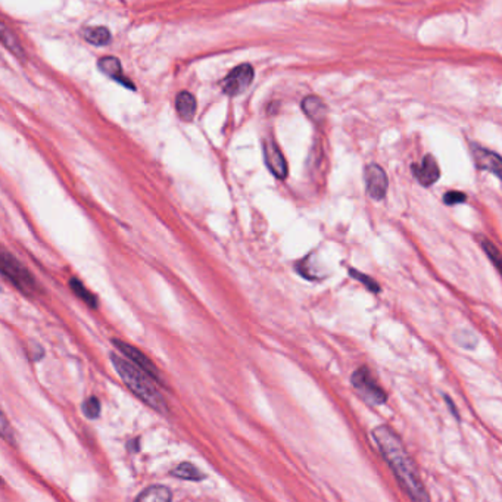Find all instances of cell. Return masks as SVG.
<instances>
[{
	"label": "cell",
	"instance_id": "cell-1",
	"mask_svg": "<svg viewBox=\"0 0 502 502\" xmlns=\"http://www.w3.org/2000/svg\"><path fill=\"white\" fill-rule=\"evenodd\" d=\"M373 437L378 444L383 458L394 472L401 488L413 502H430L426 486L423 484L417 467L405 451L399 436L387 426H379L373 430Z\"/></svg>",
	"mask_w": 502,
	"mask_h": 502
},
{
	"label": "cell",
	"instance_id": "cell-2",
	"mask_svg": "<svg viewBox=\"0 0 502 502\" xmlns=\"http://www.w3.org/2000/svg\"><path fill=\"white\" fill-rule=\"evenodd\" d=\"M111 361L121 380L140 401H143L148 406L152 408V410L158 411L161 414H165L168 411V406L164 397L161 395L158 387H156L155 385L156 382L149 374L137 368L130 363V361H127L118 354H111Z\"/></svg>",
	"mask_w": 502,
	"mask_h": 502
},
{
	"label": "cell",
	"instance_id": "cell-3",
	"mask_svg": "<svg viewBox=\"0 0 502 502\" xmlns=\"http://www.w3.org/2000/svg\"><path fill=\"white\" fill-rule=\"evenodd\" d=\"M0 274L8 278L22 293L33 295L37 290V283L33 274L12 254H9L4 246H0Z\"/></svg>",
	"mask_w": 502,
	"mask_h": 502
},
{
	"label": "cell",
	"instance_id": "cell-4",
	"mask_svg": "<svg viewBox=\"0 0 502 502\" xmlns=\"http://www.w3.org/2000/svg\"><path fill=\"white\" fill-rule=\"evenodd\" d=\"M352 385L356 389L359 397L370 405H383L387 401L386 392L375 383L373 375L367 367H359L352 374Z\"/></svg>",
	"mask_w": 502,
	"mask_h": 502
},
{
	"label": "cell",
	"instance_id": "cell-5",
	"mask_svg": "<svg viewBox=\"0 0 502 502\" xmlns=\"http://www.w3.org/2000/svg\"><path fill=\"white\" fill-rule=\"evenodd\" d=\"M255 71L249 64H242L236 68H233L221 83L223 91L229 96L240 95V93H243L250 86V83H252Z\"/></svg>",
	"mask_w": 502,
	"mask_h": 502
},
{
	"label": "cell",
	"instance_id": "cell-6",
	"mask_svg": "<svg viewBox=\"0 0 502 502\" xmlns=\"http://www.w3.org/2000/svg\"><path fill=\"white\" fill-rule=\"evenodd\" d=\"M114 345L118 348L121 356H124L133 366H136L137 368H140L142 371H145L146 374H149L150 378L155 382H160V373L156 370V367L152 364V361L142 352L139 351L136 347L130 343H125L122 340H114Z\"/></svg>",
	"mask_w": 502,
	"mask_h": 502
},
{
	"label": "cell",
	"instance_id": "cell-7",
	"mask_svg": "<svg viewBox=\"0 0 502 502\" xmlns=\"http://www.w3.org/2000/svg\"><path fill=\"white\" fill-rule=\"evenodd\" d=\"M366 184H367V192L370 198L374 200H383L387 193V176L382 167L378 164H370L366 168Z\"/></svg>",
	"mask_w": 502,
	"mask_h": 502
},
{
	"label": "cell",
	"instance_id": "cell-8",
	"mask_svg": "<svg viewBox=\"0 0 502 502\" xmlns=\"http://www.w3.org/2000/svg\"><path fill=\"white\" fill-rule=\"evenodd\" d=\"M264 160L265 165L271 171V174L280 180H283L289 174L288 162L285 160L283 153H281L280 148L271 142V140H265L264 142Z\"/></svg>",
	"mask_w": 502,
	"mask_h": 502
},
{
	"label": "cell",
	"instance_id": "cell-9",
	"mask_svg": "<svg viewBox=\"0 0 502 502\" xmlns=\"http://www.w3.org/2000/svg\"><path fill=\"white\" fill-rule=\"evenodd\" d=\"M411 169L418 183L426 187L435 184L441 177V169H439V165L432 155H426L421 164H413Z\"/></svg>",
	"mask_w": 502,
	"mask_h": 502
},
{
	"label": "cell",
	"instance_id": "cell-10",
	"mask_svg": "<svg viewBox=\"0 0 502 502\" xmlns=\"http://www.w3.org/2000/svg\"><path fill=\"white\" fill-rule=\"evenodd\" d=\"M99 68L103 74H106L108 77H111L112 80L118 82L120 84L129 87V89H134L133 83L129 80V78H125L124 72H122V67L120 59H117L115 56H106L102 58L99 60Z\"/></svg>",
	"mask_w": 502,
	"mask_h": 502
},
{
	"label": "cell",
	"instance_id": "cell-11",
	"mask_svg": "<svg viewBox=\"0 0 502 502\" xmlns=\"http://www.w3.org/2000/svg\"><path fill=\"white\" fill-rule=\"evenodd\" d=\"M475 161L479 169L491 171L496 177H501V158L499 155L483 148H475Z\"/></svg>",
	"mask_w": 502,
	"mask_h": 502
},
{
	"label": "cell",
	"instance_id": "cell-12",
	"mask_svg": "<svg viewBox=\"0 0 502 502\" xmlns=\"http://www.w3.org/2000/svg\"><path fill=\"white\" fill-rule=\"evenodd\" d=\"M301 106L307 117H309V120H312L314 122L320 124L327 117V105L317 96H307L302 101Z\"/></svg>",
	"mask_w": 502,
	"mask_h": 502
},
{
	"label": "cell",
	"instance_id": "cell-13",
	"mask_svg": "<svg viewBox=\"0 0 502 502\" xmlns=\"http://www.w3.org/2000/svg\"><path fill=\"white\" fill-rule=\"evenodd\" d=\"M0 43H2L9 52L13 53L17 58H20V59L25 58V52L22 49V44H21L20 39L4 21H0Z\"/></svg>",
	"mask_w": 502,
	"mask_h": 502
},
{
	"label": "cell",
	"instance_id": "cell-14",
	"mask_svg": "<svg viewBox=\"0 0 502 502\" xmlns=\"http://www.w3.org/2000/svg\"><path fill=\"white\" fill-rule=\"evenodd\" d=\"M196 99L189 91H180L176 98L177 114L183 121H192L196 114Z\"/></svg>",
	"mask_w": 502,
	"mask_h": 502
},
{
	"label": "cell",
	"instance_id": "cell-15",
	"mask_svg": "<svg viewBox=\"0 0 502 502\" xmlns=\"http://www.w3.org/2000/svg\"><path fill=\"white\" fill-rule=\"evenodd\" d=\"M171 491L165 486H150L139 495L136 502H171Z\"/></svg>",
	"mask_w": 502,
	"mask_h": 502
},
{
	"label": "cell",
	"instance_id": "cell-16",
	"mask_svg": "<svg viewBox=\"0 0 502 502\" xmlns=\"http://www.w3.org/2000/svg\"><path fill=\"white\" fill-rule=\"evenodd\" d=\"M83 37L95 46H105L111 41V33L106 27H87L83 30Z\"/></svg>",
	"mask_w": 502,
	"mask_h": 502
},
{
	"label": "cell",
	"instance_id": "cell-17",
	"mask_svg": "<svg viewBox=\"0 0 502 502\" xmlns=\"http://www.w3.org/2000/svg\"><path fill=\"white\" fill-rule=\"evenodd\" d=\"M171 475L177 477V479H183V480H192V482H199L205 479V475H203L198 467H195L191 463H181L179 464L174 470H172Z\"/></svg>",
	"mask_w": 502,
	"mask_h": 502
},
{
	"label": "cell",
	"instance_id": "cell-18",
	"mask_svg": "<svg viewBox=\"0 0 502 502\" xmlns=\"http://www.w3.org/2000/svg\"><path fill=\"white\" fill-rule=\"evenodd\" d=\"M70 288H71V290H72L78 297H80V300H82L83 302H86L90 308H96V307H98L96 296L93 295V293L82 283L80 280H78V278H71V280H70Z\"/></svg>",
	"mask_w": 502,
	"mask_h": 502
},
{
	"label": "cell",
	"instance_id": "cell-19",
	"mask_svg": "<svg viewBox=\"0 0 502 502\" xmlns=\"http://www.w3.org/2000/svg\"><path fill=\"white\" fill-rule=\"evenodd\" d=\"M0 437H2L4 441H6L11 445H15V442H17L11 423L2 410H0Z\"/></svg>",
	"mask_w": 502,
	"mask_h": 502
},
{
	"label": "cell",
	"instance_id": "cell-20",
	"mask_svg": "<svg viewBox=\"0 0 502 502\" xmlns=\"http://www.w3.org/2000/svg\"><path fill=\"white\" fill-rule=\"evenodd\" d=\"M83 413L87 418L95 420L101 416V401L96 397H90L83 402Z\"/></svg>",
	"mask_w": 502,
	"mask_h": 502
},
{
	"label": "cell",
	"instance_id": "cell-21",
	"mask_svg": "<svg viewBox=\"0 0 502 502\" xmlns=\"http://www.w3.org/2000/svg\"><path fill=\"white\" fill-rule=\"evenodd\" d=\"M348 274H349L351 277H354L355 280L361 281V283H363L370 292H374V293H379V292H380V286L378 285V281H375L374 278H371V277H368V276H366V274H363V273H359V271H356V270H354V269H349V270H348Z\"/></svg>",
	"mask_w": 502,
	"mask_h": 502
},
{
	"label": "cell",
	"instance_id": "cell-22",
	"mask_svg": "<svg viewBox=\"0 0 502 502\" xmlns=\"http://www.w3.org/2000/svg\"><path fill=\"white\" fill-rule=\"evenodd\" d=\"M482 246H483V250L486 252V255H488V257L492 259V262L495 264V266L499 270L501 254H499L498 247H496L492 242H489V240H483V242H482Z\"/></svg>",
	"mask_w": 502,
	"mask_h": 502
},
{
	"label": "cell",
	"instance_id": "cell-23",
	"mask_svg": "<svg viewBox=\"0 0 502 502\" xmlns=\"http://www.w3.org/2000/svg\"><path fill=\"white\" fill-rule=\"evenodd\" d=\"M467 200V196L463 192H446L444 195V202L446 205H458V203H464Z\"/></svg>",
	"mask_w": 502,
	"mask_h": 502
},
{
	"label": "cell",
	"instance_id": "cell-24",
	"mask_svg": "<svg viewBox=\"0 0 502 502\" xmlns=\"http://www.w3.org/2000/svg\"><path fill=\"white\" fill-rule=\"evenodd\" d=\"M446 402H448V405L451 406V410H452L453 416H457V417H458V413H457V408H453V404H452V401H451L449 398H446Z\"/></svg>",
	"mask_w": 502,
	"mask_h": 502
}]
</instances>
